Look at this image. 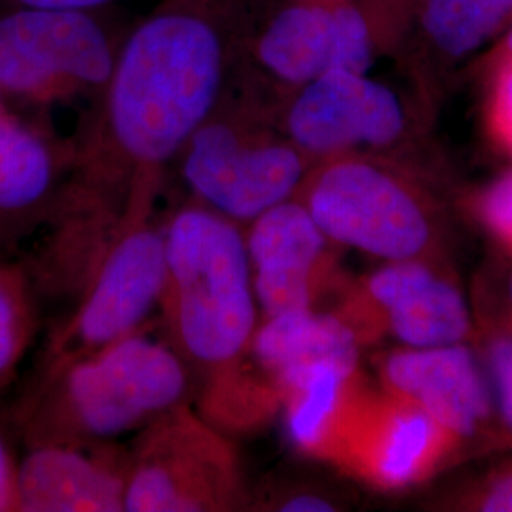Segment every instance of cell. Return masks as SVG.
<instances>
[{
    "instance_id": "5b68a950",
    "label": "cell",
    "mask_w": 512,
    "mask_h": 512,
    "mask_svg": "<svg viewBox=\"0 0 512 512\" xmlns=\"http://www.w3.org/2000/svg\"><path fill=\"white\" fill-rule=\"evenodd\" d=\"M128 31L110 6H16L0 18V93L31 101L101 97Z\"/></svg>"
},
{
    "instance_id": "9c48e42d",
    "label": "cell",
    "mask_w": 512,
    "mask_h": 512,
    "mask_svg": "<svg viewBox=\"0 0 512 512\" xmlns=\"http://www.w3.org/2000/svg\"><path fill=\"white\" fill-rule=\"evenodd\" d=\"M382 391L427 414L471 446L499 444L494 393L480 355L465 342L437 348H401L378 363Z\"/></svg>"
},
{
    "instance_id": "52a82bcc",
    "label": "cell",
    "mask_w": 512,
    "mask_h": 512,
    "mask_svg": "<svg viewBox=\"0 0 512 512\" xmlns=\"http://www.w3.org/2000/svg\"><path fill=\"white\" fill-rule=\"evenodd\" d=\"M275 122L311 162L382 154L406 137L401 97L368 73L329 69L279 97Z\"/></svg>"
},
{
    "instance_id": "e0dca14e",
    "label": "cell",
    "mask_w": 512,
    "mask_h": 512,
    "mask_svg": "<svg viewBox=\"0 0 512 512\" xmlns=\"http://www.w3.org/2000/svg\"><path fill=\"white\" fill-rule=\"evenodd\" d=\"M16 511H124V484L76 450L38 446L18 469Z\"/></svg>"
},
{
    "instance_id": "4dcf8cb0",
    "label": "cell",
    "mask_w": 512,
    "mask_h": 512,
    "mask_svg": "<svg viewBox=\"0 0 512 512\" xmlns=\"http://www.w3.org/2000/svg\"><path fill=\"white\" fill-rule=\"evenodd\" d=\"M0 114H2V110H0Z\"/></svg>"
},
{
    "instance_id": "2e32d148",
    "label": "cell",
    "mask_w": 512,
    "mask_h": 512,
    "mask_svg": "<svg viewBox=\"0 0 512 512\" xmlns=\"http://www.w3.org/2000/svg\"><path fill=\"white\" fill-rule=\"evenodd\" d=\"M361 336L344 315L313 308L266 317L251 338L253 355L283 391L313 366L340 365L357 370Z\"/></svg>"
},
{
    "instance_id": "44dd1931",
    "label": "cell",
    "mask_w": 512,
    "mask_h": 512,
    "mask_svg": "<svg viewBox=\"0 0 512 512\" xmlns=\"http://www.w3.org/2000/svg\"><path fill=\"white\" fill-rule=\"evenodd\" d=\"M437 503L444 511L512 512V459L467 480Z\"/></svg>"
},
{
    "instance_id": "d4e9b609",
    "label": "cell",
    "mask_w": 512,
    "mask_h": 512,
    "mask_svg": "<svg viewBox=\"0 0 512 512\" xmlns=\"http://www.w3.org/2000/svg\"><path fill=\"white\" fill-rule=\"evenodd\" d=\"M16 476L18 469L0 440V512L16 511Z\"/></svg>"
},
{
    "instance_id": "30bf717a",
    "label": "cell",
    "mask_w": 512,
    "mask_h": 512,
    "mask_svg": "<svg viewBox=\"0 0 512 512\" xmlns=\"http://www.w3.org/2000/svg\"><path fill=\"white\" fill-rule=\"evenodd\" d=\"M461 454V444L437 421L385 391L361 393L332 452L387 492L418 486Z\"/></svg>"
},
{
    "instance_id": "f1b7e54d",
    "label": "cell",
    "mask_w": 512,
    "mask_h": 512,
    "mask_svg": "<svg viewBox=\"0 0 512 512\" xmlns=\"http://www.w3.org/2000/svg\"><path fill=\"white\" fill-rule=\"evenodd\" d=\"M497 59H512V23L505 29V33L495 40L488 63Z\"/></svg>"
},
{
    "instance_id": "3957f363",
    "label": "cell",
    "mask_w": 512,
    "mask_h": 512,
    "mask_svg": "<svg viewBox=\"0 0 512 512\" xmlns=\"http://www.w3.org/2000/svg\"><path fill=\"white\" fill-rule=\"evenodd\" d=\"M165 238L167 287L183 348L203 365L234 361L256 325L253 270L234 220L213 209H184Z\"/></svg>"
},
{
    "instance_id": "8fae6325",
    "label": "cell",
    "mask_w": 512,
    "mask_h": 512,
    "mask_svg": "<svg viewBox=\"0 0 512 512\" xmlns=\"http://www.w3.org/2000/svg\"><path fill=\"white\" fill-rule=\"evenodd\" d=\"M329 243L302 202L277 203L251 222L245 245L256 302L266 317L313 308Z\"/></svg>"
},
{
    "instance_id": "7c38bea8",
    "label": "cell",
    "mask_w": 512,
    "mask_h": 512,
    "mask_svg": "<svg viewBox=\"0 0 512 512\" xmlns=\"http://www.w3.org/2000/svg\"><path fill=\"white\" fill-rule=\"evenodd\" d=\"M338 0H262L243 73L277 97L334 69Z\"/></svg>"
},
{
    "instance_id": "4316f807",
    "label": "cell",
    "mask_w": 512,
    "mask_h": 512,
    "mask_svg": "<svg viewBox=\"0 0 512 512\" xmlns=\"http://www.w3.org/2000/svg\"><path fill=\"white\" fill-rule=\"evenodd\" d=\"M16 6H42V8H103L116 0H12Z\"/></svg>"
},
{
    "instance_id": "4fadbf2b",
    "label": "cell",
    "mask_w": 512,
    "mask_h": 512,
    "mask_svg": "<svg viewBox=\"0 0 512 512\" xmlns=\"http://www.w3.org/2000/svg\"><path fill=\"white\" fill-rule=\"evenodd\" d=\"M167 287L164 234L141 228L120 239L105 258L74 319L76 338L103 348L133 334Z\"/></svg>"
},
{
    "instance_id": "cb8c5ba5",
    "label": "cell",
    "mask_w": 512,
    "mask_h": 512,
    "mask_svg": "<svg viewBox=\"0 0 512 512\" xmlns=\"http://www.w3.org/2000/svg\"><path fill=\"white\" fill-rule=\"evenodd\" d=\"M475 205L486 230L512 251V169L488 184L478 194Z\"/></svg>"
},
{
    "instance_id": "7a4b0ae2",
    "label": "cell",
    "mask_w": 512,
    "mask_h": 512,
    "mask_svg": "<svg viewBox=\"0 0 512 512\" xmlns=\"http://www.w3.org/2000/svg\"><path fill=\"white\" fill-rule=\"evenodd\" d=\"M236 76L241 93L232 82L177 158L186 184L213 211L253 222L291 200L313 162L277 126L264 90L241 69Z\"/></svg>"
},
{
    "instance_id": "5bb4252c",
    "label": "cell",
    "mask_w": 512,
    "mask_h": 512,
    "mask_svg": "<svg viewBox=\"0 0 512 512\" xmlns=\"http://www.w3.org/2000/svg\"><path fill=\"white\" fill-rule=\"evenodd\" d=\"M148 448L141 463L124 484V511L179 512L219 509L230 469L222 446L198 461L196 456L211 435L188 421V439L183 446L181 421L165 427Z\"/></svg>"
},
{
    "instance_id": "ac0fdd59",
    "label": "cell",
    "mask_w": 512,
    "mask_h": 512,
    "mask_svg": "<svg viewBox=\"0 0 512 512\" xmlns=\"http://www.w3.org/2000/svg\"><path fill=\"white\" fill-rule=\"evenodd\" d=\"M287 399V431L304 452L332 456L357 399V370L340 365L313 366L281 391Z\"/></svg>"
},
{
    "instance_id": "9a60e30c",
    "label": "cell",
    "mask_w": 512,
    "mask_h": 512,
    "mask_svg": "<svg viewBox=\"0 0 512 512\" xmlns=\"http://www.w3.org/2000/svg\"><path fill=\"white\" fill-rule=\"evenodd\" d=\"M511 23L512 0H414L397 50L431 76L494 44Z\"/></svg>"
},
{
    "instance_id": "f546056e",
    "label": "cell",
    "mask_w": 512,
    "mask_h": 512,
    "mask_svg": "<svg viewBox=\"0 0 512 512\" xmlns=\"http://www.w3.org/2000/svg\"><path fill=\"white\" fill-rule=\"evenodd\" d=\"M382 2L384 6H387L393 14H397L399 18L408 21V14H410V8H412V0H378Z\"/></svg>"
},
{
    "instance_id": "484cf974",
    "label": "cell",
    "mask_w": 512,
    "mask_h": 512,
    "mask_svg": "<svg viewBox=\"0 0 512 512\" xmlns=\"http://www.w3.org/2000/svg\"><path fill=\"white\" fill-rule=\"evenodd\" d=\"M285 512H329L334 511L329 499L315 494H296L281 503Z\"/></svg>"
},
{
    "instance_id": "603a6c76",
    "label": "cell",
    "mask_w": 512,
    "mask_h": 512,
    "mask_svg": "<svg viewBox=\"0 0 512 512\" xmlns=\"http://www.w3.org/2000/svg\"><path fill=\"white\" fill-rule=\"evenodd\" d=\"M488 67L484 126L495 147L512 156V59H497Z\"/></svg>"
},
{
    "instance_id": "83f0119b",
    "label": "cell",
    "mask_w": 512,
    "mask_h": 512,
    "mask_svg": "<svg viewBox=\"0 0 512 512\" xmlns=\"http://www.w3.org/2000/svg\"><path fill=\"white\" fill-rule=\"evenodd\" d=\"M490 323H495L503 329L512 330V270L507 277V285H505V294H503V302H501V310L497 311L494 319H486Z\"/></svg>"
},
{
    "instance_id": "ba28073f",
    "label": "cell",
    "mask_w": 512,
    "mask_h": 512,
    "mask_svg": "<svg viewBox=\"0 0 512 512\" xmlns=\"http://www.w3.org/2000/svg\"><path fill=\"white\" fill-rule=\"evenodd\" d=\"M435 258L385 262L363 281L346 317L361 340L389 334L404 348H437L476 338L478 325L458 283Z\"/></svg>"
},
{
    "instance_id": "8992f818",
    "label": "cell",
    "mask_w": 512,
    "mask_h": 512,
    "mask_svg": "<svg viewBox=\"0 0 512 512\" xmlns=\"http://www.w3.org/2000/svg\"><path fill=\"white\" fill-rule=\"evenodd\" d=\"M186 374L179 357L129 334L69 366L63 404L74 425L92 437H116L181 401Z\"/></svg>"
},
{
    "instance_id": "ffe728a7",
    "label": "cell",
    "mask_w": 512,
    "mask_h": 512,
    "mask_svg": "<svg viewBox=\"0 0 512 512\" xmlns=\"http://www.w3.org/2000/svg\"><path fill=\"white\" fill-rule=\"evenodd\" d=\"M476 338L480 359L494 393L497 439L512 446V330L484 321Z\"/></svg>"
},
{
    "instance_id": "6da1fadb",
    "label": "cell",
    "mask_w": 512,
    "mask_h": 512,
    "mask_svg": "<svg viewBox=\"0 0 512 512\" xmlns=\"http://www.w3.org/2000/svg\"><path fill=\"white\" fill-rule=\"evenodd\" d=\"M262 0H162L129 27L86 164L147 181L175 160L239 73Z\"/></svg>"
},
{
    "instance_id": "277c9868",
    "label": "cell",
    "mask_w": 512,
    "mask_h": 512,
    "mask_svg": "<svg viewBox=\"0 0 512 512\" xmlns=\"http://www.w3.org/2000/svg\"><path fill=\"white\" fill-rule=\"evenodd\" d=\"M300 188L330 243L385 262L437 256L435 205L404 167L382 154L315 162Z\"/></svg>"
},
{
    "instance_id": "d6986e66",
    "label": "cell",
    "mask_w": 512,
    "mask_h": 512,
    "mask_svg": "<svg viewBox=\"0 0 512 512\" xmlns=\"http://www.w3.org/2000/svg\"><path fill=\"white\" fill-rule=\"evenodd\" d=\"M57 175L54 148L33 129L0 114V226L35 211Z\"/></svg>"
},
{
    "instance_id": "7402d4cb",
    "label": "cell",
    "mask_w": 512,
    "mask_h": 512,
    "mask_svg": "<svg viewBox=\"0 0 512 512\" xmlns=\"http://www.w3.org/2000/svg\"><path fill=\"white\" fill-rule=\"evenodd\" d=\"M29 334V310L18 279L0 266V382L18 363Z\"/></svg>"
}]
</instances>
